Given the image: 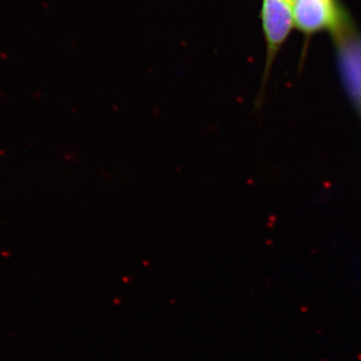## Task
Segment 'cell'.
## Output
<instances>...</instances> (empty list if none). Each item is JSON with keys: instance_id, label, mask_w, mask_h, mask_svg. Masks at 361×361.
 Segmentation results:
<instances>
[{"instance_id": "cell-2", "label": "cell", "mask_w": 361, "mask_h": 361, "mask_svg": "<svg viewBox=\"0 0 361 361\" xmlns=\"http://www.w3.org/2000/svg\"><path fill=\"white\" fill-rule=\"evenodd\" d=\"M332 35L342 84L361 118V35L348 20Z\"/></svg>"}, {"instance_id": "cell-1", "label": "cell", "mask_w": 361, "mask_h": 361, "mask_svg": "<svg viewBox=\"0 0 361 361\" xmlns=\"http://www.w3.org/2000/svg\"><path fill=\"white\" fill-rule=\"evenodd\" d=\"M262 21L267 42V59L262 84L254 102V111H257L264 104L268 78L277 51L295 25L292 0H263Z\"/></svg>"}, {"instance_id": "cell-3", "label": "cell", "mask_w": 361, "mask_h": 361, "mask_svg": "<svg viewBox=\"0 0 361 361\" xmlns=\"http://www.w3.org/2000/svg\"><path fill=\"white\" fill-rule=\"evenodd\" d=\"M294 21L301 32L334 33L348 21L337 0H292Z\"/></svg>"}]
</instances>
